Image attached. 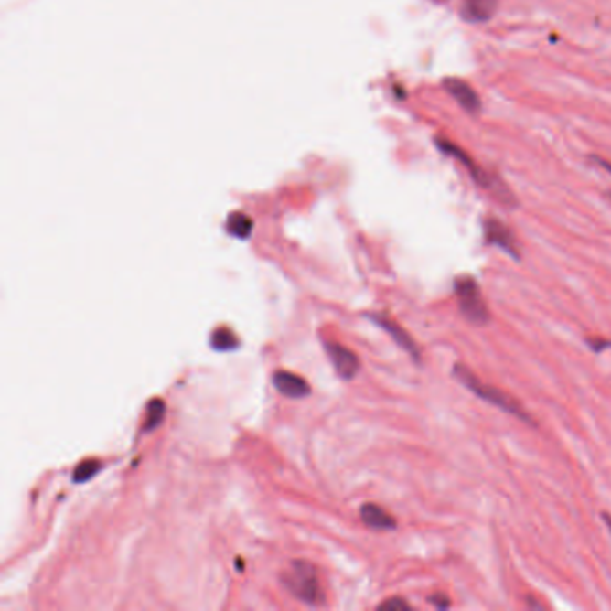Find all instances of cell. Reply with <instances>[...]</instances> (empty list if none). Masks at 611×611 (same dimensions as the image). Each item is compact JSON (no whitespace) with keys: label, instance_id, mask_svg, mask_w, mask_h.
<instances>
[{"label":"cell","instance_id":"obj_11","mask_svg":"<svg viewBox=\"0 0 611 611\" xmlns=\"http://www.w3.org/2000/svg\"><path fill=\"white\" fill-rule=\"evenodd\" d=\"M360 520L375 531H391L396 527L393 517L377 504H364L360 508Z\"/></svg>","mask_w":611,"mask_h":611},{"label":"cell","instance_id":"obj_13","mask_svg":"<svg viewBox=\"0 0 611 611\" xmlns=\"http://www.w3.org/2000/svg\"><path fill=\"white\" fill-rule=\"evenodd\" d=\"M210 345H212V348L218 349V351H228V349L239 348V339L230 328L220 327L218 330H214Z\"/></svg>","mask_w":611,"mask_h":611},{"label":"cell","instance_id":"obj_2","mask_svg":"<svg viewBox=\"0 0 611 611\" xmlns=\"http://www.w3.org/2000/svg\"><path fill=\"white\" fill-rule=\"evenodd\" d=\"M436 144L437 147H439L445 155L452 156V158L457 160L463 167H466L468 173L472 176V179H474L479 187H482L484 190L491 192L502 205H506V207H509V209H515V207H517V199H515L513 192H511V190H509V188H508L497 176L489 175L488 171H484L482 167L476 166L474 158H472L468 153H465L457 144H454V142H450V140H443V138H437Z\"/></svg>","mask_w":611,"mask_h":611},{"label":"cell","instance_id":"obj_18","mask_svg":"<svg viewBox=\"0 0 611 611\" xmlns=\"http://www.w3.org/2000/svg\"><path fill=\"white\" fill-rule=\"evenodd\" d=\"M429 603H431L433 606H436L437 610H446V608H450V599L445 597V595H433V597H429Z\"/></svg>","mask_w":611,"mask_h":611},{"label":"cell","instance_id":"obj_17","mask_svg":"<svg viewBox=\"0 0 611 611\" xmlns=\"http://www.w3.org/2000/svg\"><path fill=\"white\" fill-rule=\"evenodd\" d=\"M588 347L594 349L595 353H599V351H603L605 348H610L611 343L610 341H606V339H601V338H590L588 339Z\"/></svg>","mask_w":611,"mask_h":611},{"label":"cell","instance_id":"obj_8","mask_svg":"<svg viewBox=\"0 0 611 611\" xmlns=\"http://www.w3.org/2000/svg\"><path fill=\"white\" fill-rule=\"evenodd\" d=\"M445 90L459 102V106L472 113V115H477L480 112V99L477 95V91L474 88L470 87L466 81L463 80H445Z\"/></svg>","mask_w":611,"mask_h":611},{"label":"cell","instance_id":"obj_9","mask_svg":"<svg viewBox=\"0 0 611 611\" xmlns=\"http://www.w3.org/2000/svg\"><path fill=\"white\" fill-rule=\"evenodd\" d=\"M273 386L287 398H306L310 394L306 379L291 371H276L273 375Z\"/></svg>","mask_w":611,"mask_h":611},{"label":"cell","instance_id":"obj_4","mask_svg":"<svg viewBox=\"0 0 611 611\" xmlns=\"http://www.w3.org/2000/svg\"><path fill=\"white\" fill-rule=\"evenodd\" d=\"M454 295H456V300H457V306H459L463 317L468 319L470 323L486 325L491 319L476 278L468 274L459 276L454 284Z\"/></svg>","mask_w":611,"mask_h":611},{"label":"cell","instance_id":"obj_10","mask_svg":"<svg viewBox=\"0 0 611 611\" xmlns=\"http://www.w3.org/2000/svg\"><path fill=\"white\" fill-rule=\"evenodd\" d=\"M497 9V0H465L461 16L470 24L488 22Z\"/></svg>","mask_w":611,"mask_h":611},{"label":"cell","instance_id":"obj_5","mask_svg":"<svg viewBox=\"0 0 611 611\" xmlns=\"http://www.w3.org/2000/svg\"><path fill=\"white\" fill-rule=\"evenodd\" d=\"M484 239L488 244L502 250L515 261H520V246L517 242L515 233L498 219L489 218L484 220Z\"/></svg>","mask_w":611,"mask_h":611},{"label":"cell","instance_id":"obj_15","mask_svg":"<svg viewBox=\"0 0 611 611\" xmlns=\"http://www.w3.org/2000/svg\"><path fill=\"white\" fill-rule=\"evenodd\" d=\"M250 230H252V220L242 216H237L230 224V231L235 233L237 237H248Z\"/></svg>","mask_w":611,"mask_h":611},{"label":"cell","instance_id":"obj_1","mask_svg":"<svg viewBox=\"0 0 611 611\" xmlns=\"http://www.w3.org/2000/svg\"><path fill=\"white\" fill-rule=\"evenodd\" d=\"M454 377L457 382H461L466 390H470L472 393L477 394V398L502 409L504 413L522 420L525 423L529 425H534V420L529 416V413L525 411L522 407L520 402H517L511 394L504 393L493 386H488L486 382H482L479 377L468 368V366H463V364H456L454 366Z\"/></svg>","mask_w":611,"mask_h":611},{"label":"cell","instance_id":"obj_16","mask_svg":"<svg viewBox=\"0 0 611 611\" xmlns=\"http://www.w3.org/2000/svg\"><path fill=\"white\" fill-rule=\"evenodd\" d=\"M381 610H388V611H409L413 610V606L407 603V601H403L402 597H393V599H390V601H386V603H382L381 606H379Z\"/></svg>","mask_w":611,"mask_h":611},{"label":"cell","instance_id":"obj_3","mask_svg":"<svg viewBox=\"0 0 611 611\" xmlns=\"http://www.w3.org/2000/svg\"><path fill=\"white\" fill-rule=\"evenodd\" d=\"M282 581L285 588L302 603L308 606H321L325 605V590L321 586L317 570L314 565L306 562H293L289 568L284 572Z\"/></svg>","mask_w":611,"mask_h":611},{"label":"cell","instance_id":"obj_6","mask_svg":"<svg viewBox=\"0 0 611 611\" xmlns=\"http://www.w3.org/2000/svg\"><path fill=\"white\" fill-rule=\"evenodd\" d=\"M325 348H327V355L332 360V364H334V368H336V371L341 379L351 381L359 373L360 360L351 349L339 345V343H327Z\"/></svg>","mask_w":611,"mask_h":611},{"label":"cell","instance_id":"obj_7","mask_svg":"<svg viewBox=\"0 0 611 611\" xmlns=\"http://www.w3.org/2000/svg\"><path fill=\"white\" fill-rule=\"evenodd\" d=\"M370 319L373 321V323H377L381 328H384L391 338H393L394 343L400 347V348L403 349V351H407L416 362H420L422 360V353H420V347L414 343V339L396 323V321H393V319H390L388 316H382V314H373V316H370Z\"/></svg>","mask_w":611,"mask_h":611},{"label":"cell","instance_id":"obj_19","mask_svg":"<svg viewBox=\"0 0 611 611\" xmlns=\"http://www.w3.org/2000/svg\"><path fill=\"white\" fill-rule=\"evenodd\" d=\"M595 160H597V164H599V166H601L605 171H608V173L611 175V164H608V162H606V160H603V158H595Z\"/></svg>","mask_w":611,"mask_h":611},{"label":"cell","instance_id":"obj_20","mask_svg":"<svg viewBox=\"0 0 611 611\" xmlns=\"http://www.w3.org/2000/svg\"><path fill=\"white\" fill-rule=\"evenodd\" d=\"M603 519H605V522H606L608 529L611 531V517H608V515H603Z\"/></svg>","mask_w":611,"mask_h":611},{"label":"cell","instance_id":"obj_12","mask_svg":"<svg viewBox=\"0 0 611 611\" xmlns=\"http://www.w3.org/2000/svg\"><path fill=\"white\" fill-rule=\"evenodd\" d=\"M166 418V402L160 398H153L147 403L145 409V422H144V433L156 431Z\"/></svg>","mask_w":611,"mask_h":611},{"label":"cell","instance_id":"obj_14","mask_svg":"<svg viewBox=\"0 0 611 611\" xmlns=\"http://www.w3.org/2000/svg\"><path fill=\"white\" fill-rule=\"evenodd\" d=\"M101 472V463L97 459H87L81 465H78L72 479L76 484H83L90 479H93Z\"/></svg>","mask_w":611,"mask_h":611}]
</instances>
